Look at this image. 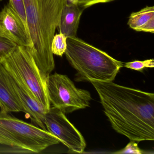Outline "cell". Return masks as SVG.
Returning a JSON list of instances; mask_svg holds the SVG:
<instances>
[{
  "label": "cell",
  "mask_w": 154,
  "mask_h": 154,
  "mask_svg": "<svg viewBox=\"0 0 154 154\" xmlns=\"http://www.w3.org/2000/svg\"><path fill=\"white\" fill-rule=\"evenodd\" d=\"M65 54L77 71L76 82H112L123 67L122 62L76 37L67 38Z\"/></svg>",
  "instance_id": "3"
},
{
  "label": "cell",
  "mask_w": 154,
  "mask_h": 154,
  "mask_svg": "<svg viewBox=\"0 0 154 154\" xmlns=\"http://www.w3.org/2000/svg\"><path fill=\"white\" fill-rule=\"evenodd\" d=\"M65 4L66 5L77 4V0H65Z\"/></svg>",
  "instance_id": "19"
},
{
  "label": "cell",
  "mask_w": 154,
  "mask_h": 154,
  "mask_svg": "<svg viewBox=\"0 0 154 154\" xmlns=\"http://www.w3.org/2000/svg\"><path fill=\"white\" fill-rule=\"evenodd\" d=\"M47 91L50 104L65 114L89 107L92 99L88 91L76 88L68 76L56 72L48 78Z\"/></svg>",
  "instance_id": "6"
},
{
  "label": "cell",
  "mask_w": 154,
  "mask_h": 154,
  "mask_svg": "<svg viewBox=\"0 0 154 154\" xmlns=\"http://www.w3.org/2000/svg\"><path fill=\"white\" fill-rule=\"evenodd\" d=\"M67 38L62 33L54 36L51 44V50L53 54L62 57L66 48Z\"/></svg>",
  "instance_id": "14"
},
{
  "label": "cell",
  "mask_w": 154,
  "mask_h": 154,
  "mask_svg": "<svg viewBox=\"0 0 154 154\" xmlns=\"http://www.w3.org/2000/svg\"><path fill=\"white\" fill-rule=\"evenodd\" d=\"M45 124L47 130L58 138L71 151L79 153L84 151L85 140L61 110L50 107L45 114Z\"/></svg>",
  "instance_id": "7"
},
{
  "label": "cell",
  "mask_w": 154,
  "mask_h": 154,
  "mask_svg": "<svg viewBox=\"0 0 154 154\" xmlns=\"http://www.w3.org/2000/svg\"><path fill=\"white\" fill-rule=\"evenodd\" d=\"M123 67L141 72L145 68H153L154 67V59H148L144 61L129 62L123 64Z\"/></svg>",
  "instance_id": "16"
},
{
  "label": "cell",
  "mask_w": 154,
  "mask_h": 154,
  "mask_svg": "<svg viewBox=\"0 0 154 154\" xmlns=\"http://www.w3.org/2000/svg\"><path fill=\"white\" fill-rule=\"evenodd\" d=\"M8 4L20 19L29 33L24 0H9Z\"/></svg>",
  "instance_id": "15"
},
{
  "label": "cell",
  "mask_w": 154,
  "mask_h": 154,
  "mask_svg": "<svg viewBox=\"0 0 154 154\" xmlns=\"http://www.w3.org/2000/svg\"><path fill=\"white\" fill-rule=\"evenodd\" d=\"M105 115L117 132L139 142L154 140V94L116 84L91 81Z\"/></svg>",
  "instance_id": "1"
},
{
  "label": "cell",
  "mask_w": 154,
  "mask_h": 154,
  "mask_svg": "<svg viewBox=\"0 0 154 154\" xmlns=\"http://www.w3.org/2000/svg\"><path fill=\"white\" fill-rule=\"evenodd\" d=\"M5 69L11 87L24 109V112L29 115L35 125L47 130L45 124V117L48 110L36 100L17 74L10 69Z\"/></svg>",
  "instance_id": "8"
},
{
  "label": "cell",
  "mask_w": 154,
  "mask_h": 154,
  "mask_svg": "<svg viewBox=\"0 0 154 154\" xmlns=\"http://www.w3.org/2000/svg\"><path fill=\"white\" fill-rule=\"evenodd\" d=\"M60 142L47 130L0 110V144L38 153Z\"/></svg>",
  "instance_id": "4"
},
{
  "label": "cell",
  "mask_w": 154,
  "mask_h": 154,
  "mask_svg": "<svg viewBox=\"0 0 154 154\" xmlns=\"http://www.w3.org/2000/svg\"><path fill=\"white\" fill-rule=\"evenodd\" d=\"M2 0H0V2H2Z\"/></svg>",
  "instance_id": "20"
},
{
  "label": "cell",
  "mask_w": 154,
  "mask_h": 154,
  "mask_svg": "<svg viewBox=\"0 0 154 154\" xmlns=\"http://www.w3.org/2000/svg\"><path fill=\"white\" fill-rule=\"evenodd\" d=\"M128 25L137 31L154 33V7H147L133 12L129 17Z\"/></svg>",
  "instance_id": "12"
},
{
  "label": "cell",
  "mask_w": 154,
  "mask_h": 154,
  "mask_svg": "<svg viewBox=\"0 0 154 154\" xmlns=\"http://www.w3.org/2000/svg\"><path fill=\"white\" fill-rule=\"evenodd\" d=\"M0 109L6 112H24V109L15 94L8 77V73L0 63Z\"/></svg>",
  "instance_id": "10"
},
{
  "label": "cell",
  "mask_w": 154,
  "mask_h": 154,
  "mask_svg": "<svg viewBox=\"0 0 154 154\" xmlns=\"http://www.w3.org/2000/svg\"><path fill=\"white\" fill-rule=\"evenodd\" d=\"M29 37V50L45 79L54 69L51 44L65 0H24Z\"/></svg>",
  "instance_id": "2"
},
{
  "label": "cell",
  "mask_w": 154,
  "mask_h": 154,
  "mask_svg": "<svg viewBox=\"0 0 154 154\" xmlns=\"http://www.w3.org/2000/svg\"><path fill=\"white\" fill-rule=\"evenodd\" d=\"M84 9L78 4H65L57 28L66 38L76 37L80 18Z\"/></svg>",
  "instance_id": "11"
},
{
  "label": "cell",
  "mask_w": 154,
  "mask_h": 154,
  "mask_svg": "<svg viewBox=\"0 0 154 154\" xmlns=\"http://www.w3.org/2000/svg\"><path fill=\"white\" fill-rule=\"evenodd\" d=\"M1 63L17 74L36 100L49 109L51 104L48 94L47 80L43 77L28 48L17 46Z\"/></svg>",
  "instance_id": "5"
},
{
  "label": "cell",
  "mask_w": 154,
  "mask_h": 154,
  "mask_svg": "<svg viewBox=\"0 0 154 154\" xmlns=\"http://www.w3.org/2000/svg\"><path fill=\"white\" fill-rule=\"evenodd\" d=\"M113 1L115 0H77V4L84 9L95 4L107 3Z\"/></svg>",
  "instance_id": "18"
},
{
  "label": "cell",
  "mask_w": 154,
  "mask_h": 154,
  "mask_svg": "<svg viewBox=\"0 0 154 154\" xmlns=\"http://www.w3.org/2000/svg\"><path fill=\"white\" fill-rule=\"evenodd\" d=\"M144 153L143 150H141L136 143V141L130 140L129 143L122 149L114 152V154H142Z\"/></svg>",
  "instance_id": "17"
},
{
  "label": "cell",
  "mask_w": 154,
  "mask_h": 154,
  "mask_svg": "<svg viewBox=\"0 0 154 154\" xmlns=\"http://www.w3.org/2000/svg\"><path fill=\"white\" fill-rule=\"evenodd\" d=\"M0 29L17 45L31 49L32 42L26 28L8 4L0 12Z\"/></svg>",
  "instance_id": "9"
},
{
  "label": "cell",
  "mask_w": 154,
  "mask_h": 154,
  "mask_svg": "<svg viewBox=\"0 0 154 154\" xmlns=\"http://www.w3.org/2000/svg\"><path fill=\"white\" fill-rule=\"evenodd\" d=\"M17 45L9 39L0 29V63L14 51Z\"/></svg>",
  "instance_id": "13"
}]
</instances>
